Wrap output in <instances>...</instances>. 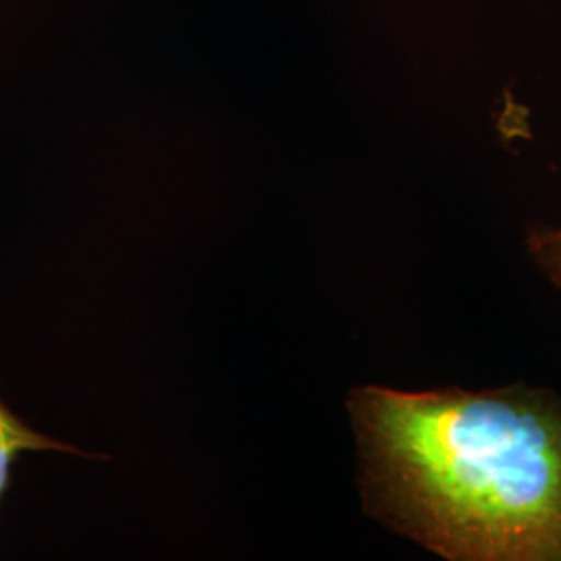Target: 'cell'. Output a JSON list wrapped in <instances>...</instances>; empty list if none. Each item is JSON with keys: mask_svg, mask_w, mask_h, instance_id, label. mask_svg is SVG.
<instances>
[{"mask_svg": "<svg viewBox=\"0 0 561 561\" xmlns=\"http://www.w3.org/2000/svg\"><path fill=\"white\" fill-rule=\"evenodd\" d=\"M364 484L449 560L561 561V405L518 391H354Z\"/></svg>", "mask_w": 561, "mask_h": 561, "instance_id": "1", "label": "cell"}, {"mask_svg": "<svg viewBox=\"0 0 561 561\" xmlns=\"http://www.w3.org/2000/svg\"><path fill=\"white\" fill-rule=\"evenodd\" d=\"M73 451V447L65 443L53 442L46 435L32 431L25 422H21L2 401H0V500L11 481V470L21 454L25 451Z\"/></svg>", "mask_w": 561, "mask_h": 561, "instance_id": "2", "label": "cell"}, {"mask_svg": "<svg viewBox=\"0 0 561 561\" xmlns=\"http://www.w3.org/2000/svg\"><path fill=\"white\" fill-rule=\"evenodd\" d=\"M542 243L549 248V259L553 262V268L561 275V233L542 240Z\"/></svg>", "mask_w": 561, "mask_h": 561, "instance_id": "3", "label": "cell"}]
</instances>
